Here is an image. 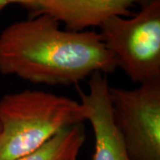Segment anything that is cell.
Wrapping results in <instances>:
<instances>
[{
    "instance_id": "4",
    "label": "cell",
    "mask_w": 160,
    "mask_h": 160,
    "mask_svg": "<svg viewBox=\"0 0 160 160\" xmlns=\"http://www.w3.org/2000/svg\"><path fill=\"white\" fill-rule=\"evenodd\" d=\"M109 99L131 160H160V81L135 89L109 86Z\"/></svg>"
},
{
    "instance_id": "1",
    "label": "cell",
    "mask_w": 160,
    "mask_h": 160,
    "mask_svg": "<svg viewBox=\"0 0 160 160\" xmlns=\"http://www.w3.org/2000/svg\"><path fill=\"white\" fill-rule=\"evenodd\" d=\"M117 63L100 33L60 28L48 14L12 23L0 34V73L34 84H78Z\"/></svg>"
},
{
    "instance_id": "5",
    "label": "cell",
    "mask_w": 160,
    "mask_h": 160,
    "mask_svg": "<svg viewBox=\"0 0 160 160\" xmlns=\"http://www.w3.org/2000/svg\"><path fill=\"white\" fill-rule=\"evenodd\" d=\"M109 86L104 74L95 72L90 77L88 92H80L86 121L94 133L93 160H131L112 118Z\"/></svg>"
},
{
    "instance_id": "8",
    "label": "cell",
    "mask_w": 160,
    "mask_h": 160,
    "mask_svg": "<svg viewBox=\"0 0 160 160\" xmlns=\"http://www.w3.org/2000/svg\"><path fill=\"white\" fill-rule=\"evenodd\" d=\"M6 4H18L31 12L34 16L48 14L60 22L62 14V0H4Z\"/></svg>"
},
{
    "instance_id": "3",
    "label": "cell",
    "mask_w": 160,
    "mask_h": 160,
    "mask_svg": "<svg viewBox=\"0 0 160 160\" xmlns=\"http://www.w3.org/2000/svg\"><path fill=\"white\" fill-rule=\"evenodd\" d=\"M100 27L117 68L140 85L160 81V0L145 2L129 18H109Z\"/></svg>"
},
{
    "instance_id": "2",
    "label": "cell",
    "mask_w": 160,
    "mask_h": 160,
    "mask_svg": "<svg viewBox=\"0 0 160 160\" xmlns=\"http://www.w3.org/2000/svg\"><path fill=\"white\" fill-rule=\"evenodd\" d=\"M86 121L81 102L40 90L0 99V160H15L40 148L60 132Z\"/></svg>"
},
{
    "instance_id": "7",
    "label": "cell",
    "mask_w": 160,
    "mask_h": 160,
    "mask_svg": "<svg viewBox=\"0 0 160 160\" xmlns=\"http://www.w3.org/2000/svg\"><path fill=\"white\" fill-rule=\"evenodd\" d=\"M86 141L83 124L66 128L40 148L15 160H78Z\"/></svg>"
},
{
    "instance_id": "6",
    "label": "cell",
    "mask_w": 160,
    "mask_h": 160,
    "mask_svg": "<svg viewBox=\"0 0 160 160\" xmlns=\"http://www.w3.org/2000/svg\"><path fill=\"white\" fill-rule=\"evenodd\" d=\"M147 1L149 0H63L62 22L68 30L72 31L100 27L110 17L131 16L132 6Z\"/></svg>"
},
{
    "instance_id": "9",
    "label": "cell",
    "mask_w": 160,
    "mask_h": 160,
    "mask_svg": "<svg viewBox=\"0 0 160 160\" xmlns=\"http://www.w3.org/2000/svg\"><path fill=\"white\" fill-rule=\"evenodd\" d=\"M7 6V4H6V1H4V0H0V12L2 11L6 6Z\"/></svg>"
}]
</instances>
